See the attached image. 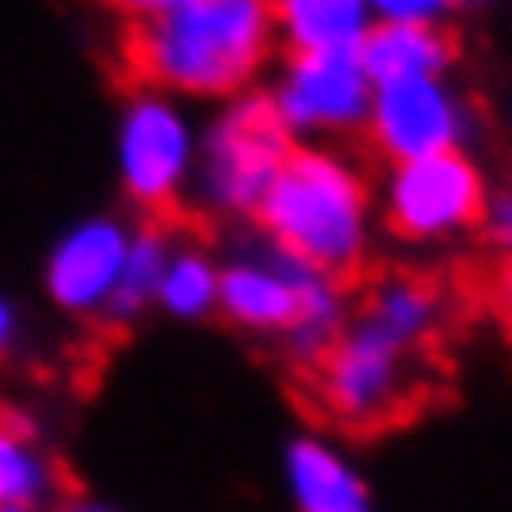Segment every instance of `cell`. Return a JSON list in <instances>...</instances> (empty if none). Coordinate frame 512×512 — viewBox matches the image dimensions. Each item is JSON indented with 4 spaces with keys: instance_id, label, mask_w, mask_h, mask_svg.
I'll use <instances>...</instances> for the list:
<instances>
[{
    "instance_id": "6da1fadb",
    "label": "cell",
    "mask_w": 512,
    "mask_h": 512,
    "mask_svg": "<svg viewBox=\"0 0 512 512\" xmlns=\"http://www.w3.org/2000/svg\"><path fill=\"white\" fill-rule=\"evenodd\" d=\"M448 291L429 276L389 271L360 296V311L340 320L335 340L301 384L320 414L345 434H384L409 424L444 380Z\"/></svg>"
},
{
    "instance_id": "7a4b0ae2",
    "label": "cell",
    "mask_w": 512,
    "mask_h": 512,
    "mask_svg": "<svg viewBox=\"0 0 512 512\" xmlns=\"http://www.w3.org/2000/svg\"><path fill=\"white\" fill-rule=\"evenodd\" d=\"M271 20V0H192L153 20H128L119 64L143 89L232 94L266 60Z\"/></svg>"
},
{
    "instance_id": "3957f363",
    "label": "cell",
    "mask_w": 512,
    "mask_h": 512,
    "mask_svg": "<svg viewBox=\"0 0 512 512\" xmlns=\"http://www.w3.org/2000/svg\"><path fill=\"white\" fill-rule=\"evenodd\" d=\"M370 192L360 173L330 153H291L256 202L271 247L330 281H355L365 266Z\"/></svg>"
},
{
    "instance_id": "277c9868",
    "label": "cell",
    "mask_w": 512,
    "mask_h": 512,
    "mask_svg": "<svg viewBox=\"0 0 512 512\" xmlns=\"http://www.w3.org/2000/svg\"><path fill=\"white\" fill-rule=\"evenodd\" d=\"M217 306L232 325L281 335L296 350V365H311L340 330V281L291 261L286 252L232 261L217 276Z\"/></svg>"
},
{
    "instance_id": "5b68a950",
    "label": "cell",
    "mask_w": 512,
    "mask_h": 512,
    "mask_svg": "<svg viewBox=\"0 0 512 512\" xmlns=\"http://www.w3.org/2000/svg\"><path fill=\"white\" fill-rule=\"evenodd\" d=\"M291 124L281 119L276 99H242L237 109H227V119L212 128L207 143V163H202V183L212 207L222 212H256V202L266 197L271 178L281 173V163L291 158Z\"/></svg>"
},
{
    "instance_id": "8992f818",
    "label": "cell",
    "mask_w": 512,
    "mask_h": 512,
    "mask_svg": "<svg viewBox=\"0 0 512 512\" xmlns=\"http://www.w3.org/2000/svg\"><path fill=\"white\" fill-rule=\"evenodd\" d=\"M384 217H389V232L409 242H439L453 232H468L483 222V178L453 148L409 158L389 178Z\"/></svg>"
},
{
    "instance_id": "52a82bcc",
    "label": "cell",
    "mask_w": 512,
    "mask_h": 512,
    "mask_svg": "<svg viewBox=\"0 0 512 512\" xmlns=\"http://www.w3.org/2000/svg\"><path fill=\"white\" fill-rule=\"evenodd\" d=\"M183 173H188V128H183V119H178L168 104H158V99L133 104V109H128V124H124V188H128V197H133L153 222L183 217V212H178Z\"/></svg>"
},
{
    "instance_id": "ba28073f",
    "label": "cell",
    "mask_w": 512,
    "mask_h": 512,
    "mask_svg": "<svg viewBox=\"0 0 512 512\" xmlns=\"http://www.w3.org/2000/svg\"><path fill=\"white\" fill-rule=\"evenodd\" d=\"M281 119L301 128H355L370 114V74L360 50H306L276 99Z\"/></svg>"
},
{
    "instance_id": "9c48e42d",
    "label": "cell",
    "mask_w": 512,
    "mask_h": 512,
    "mask_svg": "<svg viewBox=\"0 0 512 512\" xmlns=\"http://www.w3.org/2000/svg\"><path fill=\"white\" fill-rule=\"evenodd\" d=\"M370 133H375V148L389 153L394 163L448 153L458 138V109L439 79L380 84V99L370 109Z\"/></svg>"
},
{
    "instance_id": "30bf717a",
    "label": "cell",
    "mask_w": 512,
    "mask_h": 512,
    "mask_svg": "<svg viewBox=\"0 0 512 512\" xmlns=\"http://www.w3.org/2000/svg\"><path fill=\"white\" fill-rule=\"evenodd\" d=\"M128 232L114 222H89L79 227L74 237H64L55 261H50V291L64 311L74 316H99L109 311L114 291H119V276H124L128 261Z\"/></svg>"
},
{
    "instance_id": "8fae6325",
    "label": "cell",
    "mask_w": 512,
    "mask_h": 512,
    "mask_svg": "<svg viewBox=\"0 0 512 512\" xmlns=\"http://www.w3.org/2000/svg\"><path fill=\"white\" fill-rule=\"evenodd\" d=\"M453 60V40L434 25H404L384 20L380 30H365L360 40V64L375 84H399V79H434Z\"/></svg>"
},
{
    "instance_id": "7c38bea8",
    "label": "cell",
    "mask_w": 512,
    "mask_h": 512,
    "mask_svg": "<svg viewBox=\"0 0 512 512\" xmlns=\"http://www.w3.org/2000/svg\"><path fill=\"white\" fill-rule=\"evenodd\" d=\"M291 488L301 512H370L365 483L330 453L325 444H301L291 448Z\"/></svg>"
},
{
    "instance_id": "4fadbf2b",
    "label": "cell",
    "mask_w": 512,
    "mask_h": 512,
    "mask_svg": "<svg viewBox=\"0 0 512 512\" xmlns=\"http://www.w3.org/2000/svg\"><path fill=\"white\" fill-rule=\"evenodd\" d=\"M271 15L291 30L296 55L360 50L365 40V0H271Z\"/></svg>"
},
{
    "instance_id": "5bb4252c",
    "label": "cell",
    "mask_w": 512,
    "mask_h": 512,
    "mask_svg": "<svg viewBox=\"0 0 512 512\" xmlns=\"http://www.w3.org/2000/svg\"><path fill=\"white\" fill-rule=\"evenodd\" d=\"M50 483H55V463L40 453L30 424L0 409V508H35L50 493Z\"/></svg>"
},
{
    "instance_id": "9a60e30c",
    "label": "cell",
    "mask_w": 512,
    "mask_h": 512,
    "mask_svg": "<svg viewBox=\"0 0 512 512\" xmlns=\"http://www.w3.org/2000/svg\"><path fill=\"white\" fill-rule=\"evenodd\" d=\"M158 301L173 306L178 316H202L217 301V271L197 252H178L173 247L168 266H163V281H158Z\"/></svg>"
},
{
    "instance_id": "2e32d148",
    "label": "cell",
    "mask_w": 512,
    "mask_h": 512,
    "mask_svg": "<svg viewBox=\"0 0 512 512\" xmlns=\"http://www.w3.org/2000/svg\"><path fill=\"white\" fill-rule=\"evenodd\" d=\"M370 5L384 20H404V25H429L444 10V0H370Z\"/></svg>"
},
{
    "instance_id": "e0dca14e",
    "label": "cell",
    "mask_w": 512,
    "mask_h": 512,
    "mask_svg": "<svg viewBox=\"0 0 512 512\" xmlns=\"http://www.w3.org/2000/svg\"><path fill=\"white\" fill-rule=\"evenodd\" d=\"M488 301H493V311L512 330V252H503V261L488 271Z\"/></svg>"
},
{
    "instance_id": "ac0fdd59",
    "label": "cell",
    "mask_w": 512,
    "mask_h": 512,
    "mask_svg": "<svg viewBox=\"0 0 512 512\" xmlns=\"http://www.w3.org/2000/svg\"><path fill=\"white\" fill-rule=\"evenodd\" d=\"M124 20H153V15H168V10H183L192 0H109Z\"/></svg>"
},
{
    "instance_id": "d6986e66",
    "label": "cell",
    "mask_w": 512,
    "mask_h": 512,
    "mask_svg": "<svg viewBox=\"0 0 512 512\" xmlns=\"http://www.w3.org/2000/svg\"><path fill=\"white\" fill-rule=\"evenodd\" d=\"M488 222H493L498 247H503V252H512V192H508V197H498V207H493V217H488Z\"/></svg>"
},
{
    "instance_id": "ffe728a7",
    "label": "cell",
    "mask_w": 512,
    "mask_h": 512,
    "mask_svg": "<svg viewBox=\"0 0 512 512\" xmlns=\"http://www.w3.org/2000/svg\"><path fill=\"white\" fill-rule=\"evenodd\" d=\"M10 335H15V316H10V306L0 301V355H5V345H10Z\"/></svg>"
},
{
    "instance_id": "44dd1931",
    "label": "cell",
    "mask_w": 512,
    "mask_h": 512,
    "mask_svg": "<svg viewBox=\"0 0 512 512\" xmlns=\"http://www.w3.org/2000/svg\"><path fill=\"white\" fill-rule=\"evenodd\" d=\"M60 512H109V508H94V503H69V508H60Z\"/></svg>"
},
{
    "instance_id": "7402d4cb",
    "label": "cell",
    "mask_w": 512,
    "mask_h": 512,
    "mask_svg": "<svg viewBox=\"0 0 512 512\" xmlns=\"http://www.w3.org/2000/svg\"><path fill=\"white\" fill-rule=\"evenodd\" d=\"M0 512H10V508H0Z\"/></svg>"
}]
</instances>
